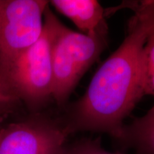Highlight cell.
Masks as SVG:
<instances>
[{
  "label": "cell",
  "instance_id": "6",
  "mask_svg": "<svg viewBox=\"0 0 154 154\" xmlns=\"http://www.w3.org/2000/svg\"><path fill=\"white\" fill-rule=\"evenodd\" d=\"M49 2L87 35L106 26L104 9L96 0H52Z\"/></svg>",
  "mask_w": 154,
  "mask_h": 154
},
{
  "label": "cell",
  "instance_id": "5",
  "mask_svg": "<svg viewBox=\"0 0 154 154\" xmlns=\"http://www.w3.org/2000/svg\"><path fill=\"white\" fill-rule=\"evenodd\" d=\"M69 135L61 118L32 113L0 126V154H63Z\"/></svg>",
  "mask_w": 154,
  "mask_h": 154
},
{
  "label": "cell",
  "instance_id": "1",
  "mask_svg": "<svg viewBox=\"0 0 154 154\" xmlns=\"http://www.w3.org/2000/svg\"><path fill=\"white\" fill-rule=\"evenodd\" d=\"M124 42L101 65L81 99L62 118L70 134L103 132L116 139L124 120L143 97L145 46L154 31V0L134 2Z\"/></svg>",
  "mask_w": 154,
  "mask_h": 154
},
{
  "label": "cell",
  "instance_id": "8",
  "mask_svg": "<svg viewBox=\"0 0 154 154\" xmlns=\"http://www.w3.org/2000/svg\"><path fill=\"white\" fill-rule=\"evenodd\" d=\"M63 154H124L108 151L102 147L99 139L84 138L66 145Z\"/></svg>",
  "mask_w": 154,
  "mask_h": 154
},
{
  "label": "cell",
  "instance_id": "7",
  "mask_svg": "<svg viewBox=\"0 0 154 154\" xmlns=\"http://www.w3.org/2000/svg\"><path fill=\"white\" fill-rule=\"evenodd\" d=\"M116 140L135 154H154V106L145 116L124 125Z\"/></svg>",
  "mask_w": 154,
  "mask_h": 154
},
{
  "label": "cell",
  "instance_id": "9",
  "mask_svg": "<svg viewBox=\"0 0 154 154\" xmlns=\"http://www.w3.org/2000/svg\"><path fill=\"white\" fill-rule=\"evenodd\" d=\"M144 94L154 96V31L149 36L145 46Z\"/></svg>",
  "mask_w": 154,
  "mask_h": 154
},
{
  "label": "cell",
  "instance_id": "10",
  "mask_svg": "<svg viewBox=\"0 0 154 154\" xmlns=\"http://www.w3.org/2000/svg\"><path fill=\"white\" fill-rule=\"evenodd\" d=\"M19 103L16 99L5 95L0 88V126L5 119L12 113Z\"/></svg>",
  "mask_w": 154,
  "mask_h": 154
},
{
  "label": "cell",
  "instance_id": "2",
  "mask_svg": "<svg viewBox=\"0 0 154 154\" xmlns=\"http://www.w3.org/2000/svg\"><path fill=\"white\" fill-rule=\"evenodd\" d=\"M59 23L48 6L40 37L17 58L0 82V88L5 95L23 102L33 113L52 98V52Z\"/></svg>",
  "mask_w": 154,
  "mask_h": 154
},
{
  "label": "cell",
  "instance_id": "4",
  "mask_svg": "<svg viewBox=\"0 0 154 154\" xmlns=\"http://www.w3.org/2000/svg\"><path fill=\"white\" fill-rule=\"evenodd\" d=\"M49 2L0 0V82L17 58L40 37Z\"/></svg>",
  "mask_w": 154,
  "mask_h": 154
},
{
  "label": "cell",
  "instance_id": "3",
  "mask_svg": "<svg viewBox=\"0 0 154 154\" xmlns=\"http://www.w3.org/2000/svg\"><path fill=\"white\" fill-rule=\"evenodd\" d=\"M107 26L94 34L74 32L60 22L52 52V99L63 106L106 45Z\"/></svg>",
  "mask_w": 154,
  "mask_h": 154
}]
</instances>
